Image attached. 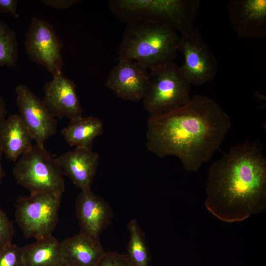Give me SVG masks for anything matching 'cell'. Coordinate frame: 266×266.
<instances>
[{"label": "cell", "mask_w": 266, "mask_h": 266, "mask_svg": "<svg viewBox=\"0 0 266 266\" xmlns=\"http://www.w3.org/2000/svg\"><path fill=\"white\" fill-rule=\"evenodd\" d=\"M231 127L230 117L216 102L197 95L175 110L150 116L146 146L159 157H177L185 170L196 172L220 148Z\"/></svg>", "instance_id": "cell-1"}, {"label": "cell", "mask_w": 266, "mask_h": 266, "mask_svg": "<svg viewBox=\"0 0 266 266\" xmlns=\"http://www.w3.org/2000/svg\"><path fill=\"white\" fill-rule=\"evenodd\" d=\"M205 205L219 220L241 222L266 208V159L260 145L249 141L231 148L210 166Z\"/></svg>", "instance_id": "cell-2"}, {"label": "cell", "mask_w": 266, "mask_h": 266, "mask_svg": "<svg viewBox=\"0 0 266 266\" xmlns=\"http://www.w3.org/2000/svg\"><path fill=\"white\" fill-rule=\"evenodd\" d=\"M180 35L156 24H128L119 45L117 61H136L149 70L173 62L177 55Z\"/></svg>", "instance_id": "cell-3"}, {"label": "cell", "mask_w": 266, "mask_h": 266, "mask_svg": "<svg viewBox=\"0 0 266 266\" xmlns=\"http://www.w3.org/2000/svg\"><path fill=\"white\" fill-rule=\"evenodd\" d=\"M108 3L111 12L123 22L161 25L180 35L194 30L200 5L198 0H110Z\"/></svg>", "instance_id": "cell-4"}, {"label": "cell", "mask_w": 266, "mask_h": 266, "mask_svg": "<svg viewBox=\"0 0 266 266\" xmlns=\"http://www.w3.org/2000/svg\"><path fill=\"white\" fill-rule=\"evenodd\" d=\"M12 173L17 183L28 189L31 193L62 194L65 191L62 169L56 158L44 146L33 145L17 160Z\"/></svg>", "instance_id": "cell-5"}, {"label": "cell", "mask_w": 266, "mask_h": 266, "mask_svg": "<svg viewBox=\"0 0 266 266\" xmlns=\"http://www.w3.org/2000/svg\"><path fill=\"white\" fill-rule=\"evenodd\" d=\"M191 84L174 62L149 70V85L143 100L150 115L175 110L190 100Z\"/></svg>", "instance_id": "cell-6"}, {"label": "cell", "mask_w": 266, "mask_h": 266, "mask_svg": "<svg viewBox=\"0 0 266 266\" xmlns=\"http://www.w3.org/2000/svg\"><path fill=\"white\" fill-rule=\"evenodd\" d=\"M62 194L31 193L17 201L15 220L27 238L36 239L52 235L58 221Z\"/></svg>", "instance_id": "cell-7"}, {"label": "cell", "mask_w": 266, "mask_h": 266, "mask_svg": "<svg viewBox=\"0 0 266 266\" xmlns=\"http://www.w3.org/2000/svg\"><path fill=\"white\" fill-rule=\"evenodd\" d=\"M24 45L26 54L33 62L43 66L53 76L63 73L64 45L50 22L32 18Z\"/></svg>", "instance_id": "cell-8"}, {"label": "cell", "mask_w": 266, "mask_h": 266, "mask_svg": "<svg viewBox=\"0 0 266 266\" xmlns=\"http://www.w3.org/2000/svg\"><path fill=\"white\" fill-rule=\"evenodd\" d=\"M184 56L180 69L191 85H202L213 79L218 69V62L209 46L194 30L180 35L179 50Z\"/></svg>", "instance_id": "cell-9"}, {"label": "cell", "mask_w": 266, "mask_h": 266, "mask_svg": "<svg viewBox=\"0 0 266 266\" xmlns=\"http://www.w3.org/2000/svg\"><path fill=\"white\" fill-rule=\"evenodd\" d=\"M19 116L35 144L44 146L45 142L57 131V120L48 111L40 100L24 84L15 88Z\"/></svg>", "instance_id": "cell-10"}, {"label": "cell", "mask_w": 266, "mask_h": 266, "mask_svg": "<svg viewBox=\"0 0 266 266\" xmlns=\"http://www.w3.org/2000/svg\"><path fill=\"white\" fill-rule=\"evenodd\" d=\"M149 80V70L142 64L121 60L111 69L105 85L121 99L138 101L146 95Z\"/></svg>", "instance_id": "cell-11"}, {"label": "cell", "mask_w": 266, "mask_h": 266, "mask_svg": "<svg viewBox=\"0 0 266 266\" xmlns=\"http://www.w3.org/2000/svg\"><path fill=\"white\" fill-rule=\"evenodd\" d=\"M43 104L55 118L69 120L82 116L83 108L76 90V85L63 73L54 76L43 87Z\"/></svg>", "instance_id": "cell-12"}, {"label": "cell", "mask_w": 266, "mask_h": 266, "mask_svg": "<svg viewBox=\"0 0 266 266\" xmlns=\"http://www.w3.org/2000/svg\"><path fill=\"white\" fill-rule=\"evenodd\" d=\"M228 10L233 28L240 37H266V0H229Z\"/></svg>", "instance_id": "cell-13"}, {"label": "cell", "mask_w": 266, "mask_h": 266, "mask_svg": "<svg viewBox=\"0 0 266 266\" xmlns=\"http://www.w3.org/2000/svg\"><path fill=\"white\" fill-rule=\"evenodd\" d=\"M76 214L80 232L99 239L110 223L113 213L107 202L88 189L81 190L76 201Z\"/></svg>", "instance_id": "cell-14"}, {"label": "cell", "mask_w": 266, "mask_h": 266, "mask_svg": "<svg viewBox=\"0 0 266 266\" xmlns=\"http://www.w3.org/2000/svg\"><path fill=\"white\" fill-rule=\"evenodd\" d=\"M56 159L64 175L67 176L76 187L81 191L91 188L99 165L97 153L92 148L75 147Z\"/></svg>", "instance_id": "cell-15"}, {"label": "cell", "mask_w": 266, "mask_h": 266, "mask_svg": "<svg viewBox=\"0 0 266 266\" xmlns=\"http://www.w3.org/2000/svg\"><path fill=\"white\" fill-rule=\"evenodd\" d=\"M60 242L64 266H96L105 253L99 239L80 232Z\"/></svg>", "instance_id": "cell-16"}, {"label": "cell", "mask_w": 266, "mask_h": 266, "mask_svg": "<svg viewBox=\"0 0 266 266\" xmlns=\"http://www.w3.org/2000/svg\"><path fill=\"white\" fill-rule=\"evenodd\" d=\"M33 139L20 116L13 114L0 125V145L6 157L15 162L33 146Z\"/></svg>", "instance_id": "cell-17"}, {"label": "cell", "mask_w": 266, "mask_h": 266, "mask_svg": "<svg viewBox=\"0 0 266 266\" xmlns=\"http://www.w3.org/2000/svg\"><path fill=\"white\" fill-rule=\"evenodd\" d=\"M103 125L98 117L81 116L72 120L62 134L70 146L92 148L94 139L102 134Z\"/></svg>", "instance_id": "cell-18"}, {"label": "cell", "mask_w": 266, "mask_h": 266, "mask_svg": "<svg viewBox=\"0 0 266 266\" xmlns=\"http://www.w3.org/2000/svg\"><path fill=\"white\" fill-rule=\"evenodd\" d=\"M25 266H63L61 242L53 235L22 247Z\"/></svg>", "instance_id": "cell-19"}, {"label": "cell", "mask_w": 266, "mask_h": 266, "mask_svg": "<svg viewBox=\"0 0 266 266\" xmlns=\"http://www.w3.org/2000/svg\"><path fill=\"white\" fill-rule=\"evenodd\" d=\"M130 239L126 254L133 266H148L149 254L144 233L137 221L133 219L128 224Z\"/></svg>", "instance_id": "cell-20"}, {"label": "cell", "mask_w": 266, "mask_h": 266, "mask_svg": "<svg viewBox=\"0 0 266 266\" xmlns=\"http://www.w3.org/2000/svg\"><path fill=\"white\" fill-rule=\"evenodd\" d=\"M18 55L15 31L5 22L0 20V66H16Z\"/></svg>", "instance_id": "cell-21"}, {"label": "cell", "mask_w": 266, "mask_h": 266, "mask_svg": "<svg viewBox=\"0 0 266 266\" xmlns=\"http://www.w3.org/2000/svg\"><path fill=\"white\" fill-rule=\"evenodd\" d=\"M0 266H25L22 248L10 243L1 248Z\"/></svg>", "instance_id": "cell-22"}, {"label": "cell", "mask_w": 266, "mask_h": 266, "mask_svg": "<svg viewBox=\"0 0 266 266\" xmlns=\"http://www.w3.org/2000/svg\"><path fill=\"white\" fill-rule=\"evenodd\" d=\"M96 266H133L126 254L105 252Z\"/></svg>", "instance_id": "cell-23"}, {"label": "cell", "mask_w": 266, "mask_h": 266, "mask_svg": "<svg viewBox=\"0 0 266 266\" xmlns=\"http://www.w3.org/2000/svg\"><path fill=\"white\" fill-rule=\"evenodd\" d=\"M14 233L11 222L0 207V249L11 243Z\"/></svg>", "instance_id": "cell-24"}, {"label": "cell", "mask_w": 266, "mask_h": 266, "mask_svg": "<svg viewBox=\"0 0 266 266\" xmlns=\"http://www.w3.org/2000/svg\"><path fill=\"white\" fill-rule=\"evenodd\" d=\"M18 1L17 0H0V14L9 13L15 18H19L16 12Z\"/></svg>", "instance_id": "cell-25"}, {"label": "cell", "mask_w": 266, "mask_h": 266, "mask_svg": "<svg viewBox=\"0 0 266 266\" xmlns=\"http://www.w3.org/2000/svg\"><path fill=\"white\" fill-rule=\"evenodd\" d=\"M79 1L78 0H42L41 2L45 5L59 9H66L69 8Z\"/></svg>", "instance_id": "cell-26"}, {"label": "cell", "mask_w": 266, "mask_h": 266, "mask_svg": "<svg viewBox=\"0 0 266 266\" xmlns=\"http://www.w3.org/2000/svg\"><path fill=\"white\" fill-rule=\"evenodd\" d=\"M7 109L4 100L0 94V125L6 118Z\"/></svg>", "instance_id": "cell-27"}, {"label": "cell", "mask_w": 266, "mask_h": 266, "mask_svg": "<svg viewBox=\"0 0 266 266\" xmlns=\"http://www.w3.org/2000/svg\"><path fill=\"white\" fill-rule=\"evenodd\" d=\"M3 152L1 149V147L0 145V184L1 183L2 179L4 176V171L3 170L2 164H1V159L2 157Z\"/></svg>", "instance_id": "cell-28"}, {"label": "cell", "mask_w": 266, "mask_h": 266, "mask_svg": "<svg viewBox=\"0 0 266 266\" xmlns=\"http://www.w3.org/2000/svg\"></svg>", "instance_id": "cell-29"}]
</instances>
